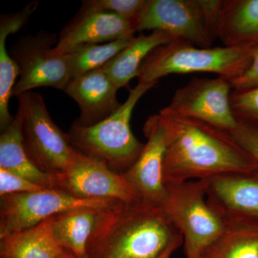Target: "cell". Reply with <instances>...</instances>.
Returning <instances> with one entry per match:
<instances>
[{"label": "cell", "mask_w": 258, "mask_h": 258, "mask_svg": "<svg viewBox=\"0 0 258 258\" xmlns=\"http://www.w3.org/2000/svg\"><path fill=\"white\" fill-rule=\"evenodd\" d=\"M159 115L166 132L165 184L257 170L255 161L229 132L166 107Z\"/></svg>", "instance_id": "obj_1"}, {"label": "cell", "mask_w": 258, "mask_h": 258, "mask_svg": "<svg viewBox=\"0 0 258 258\" xmlns=\"http://www.w3.org/2000/svg\"><path fill=\"white\" fill-rule=\"evenodd\" d=\"M183 242L162 208L141 200L116 201L100 212L87 258H157Z\"/></svg>", "instance_id": "obj_2"}, {"label": "cell", "mask_w": 258, "mask_h": 258, "mask_svg": "<svg viewBox=\"0 0 258 258\" xmlns=\"http://www.w3.org/2000/svg\"><path fill=\"white\" fill-rule=\"evenodd\" d=\"M255 48H202L176 40L156 47L139 69V83H155L171 74L212 73L232 81L248 69Z\"/></svg>", "instance_id": "obj_3"}, {"label": "cell", "mask_w": 258, "mask_h": 258, "mask_svg": "<svg viewBox=\"0 0 258 258\" xmlns=\"http://www.w3.org/2000/svg\"><path fill=\"white\" fill-rule=\"evenodd\" d=\"M155 85L139 83L131 90L128 98L118 111L96 125H71L68 134L73 147L86 157L104 163L112 170L120 174L125 172L145 147L132 133V112L139 99Z\"/></svg>", "instance_id": "obj_4"}, {"label": "cell", "mask_w": 258, "mask_h": 258, "mask_svg": "<svg viewBox=\"0 0 258 258\" xmlns=\"http://www.w3.org/2000/svg\"><path fill=\"white\" fill-rule=\"evenodd\" d=\"M166 186L162 208L182 235L186 258H203L223 233L225 217L209 203L205 180Z\"/></svg>", "instance_id": "obj_5"}, {"label": "cell", "mask_w": 258, "mask_h": 258, "mask_svg": "<svg viewBox=\"0 0 258 258\" xmlns=\"http://www.w3.org/2000/svg\"><path fill=\"white\" fill-rule=\"evenodd\" d=\"M24 148L29 158L44 172L57 176L73 164L77 151L51 118L40 93L32 91L16 96Z\"/></svg>", "instance_id": "obj_6"}, {"label": "cell", "mask_w": 258, "mask_h": 258, "mask_svg": "<svg viewBox=\"0 0 258 258\" xmlns=\"http://www.w3.org/2000/svg\"><path fill=\"white\" fill-rule=\"evenodd\" d=\"M116 201L78 198L57 188L5 195L0 200V239L28 230L62 212L106 208Z\"/></svg>", "instance_id": "obj_7"}, {"label": "cell", "mask_w": 258, "mask_h": 258, "mask_svg": "<svg viewBox=\"0 0 258 258\" xmlns=\"http://www.w3.org/2000/svg\"><path fill=\"white\" fill-rule=\"evenodd\" d=\"M57 40L56 34L43 30L35 35L20 36L12 45L8 53L20 71L13 96L43 86L66 90L71 74L66 55L52 47Z\"/></svg>", "instance_id": "obj_8"}, {"label": "cell", "mask_w": 258, "mask_h": 258, "mask_svg": "<svg viewBox=\"0 0 258 258\" xmlns=\"http://www.w3.org/2000/svg\"><path fill=\"white\" fill-rule=\"evenodd\" d=\"M165 32L174 40L210 48L216 37L209 27L200 0H146L137 31Z\"/></svg>", "instance_id": "obj_9"}, {"label": "cell", "mask_w": 258, "mask_h": 258, "mask_svg": "<svg viewBox=\"0 0 258 258\" xmlns=\"http://www.w3.org/2000/svg\"><path fill=\"white\" fill-rule=\"evenodd\" d=\"M230 81L216 79H191L186 86L178 88L169 111L186 118L205 122L230 133L238 123L231 106Z\"/></svg>", "instance_id": "obj_10"}, {"label": "cell", "mask_w": 258, "mask_h": 258, "mask_svg": "<svg viewBox=\"0 0 258 258\" xmlns=\"http://www.w3.org/2000/svg\"><path fill=\"white\" fill-rule=\"evenodd\" d=\"M55 177L56 188L76 198L121 202L140 200L123 174L78 151L69 169Z\"/></svg>", "instance_id": "obj_11"}, {"label": "cell", "mask_w": 258, "mask_h": 258, "mask_svg": "<svg viewBox=\"0 0 258 258\" xmlns=\"http://www.w3.org/2000/svg\"><path fill=\"white\" fill-rule=\"evenodd\" d=\"M143 132L147 144L140 157L123 175L142 201L162 208L168 195L164 181L166 137L159 114L148 118Z\"/></svg>", "instance_id": "obj_12"}, {"label": "cell", "mask_w": 258, "mask_h": 258, "mask_svg": "<svg viewBox=\"0 0 258 258\" xmlns=\"http://www.w3.org/2000/svg\"><path fill=\"white\" fill-rule=\"evenodd\" d=\"M136 32L134 22L82 4L77 14L61 30L55 49L66 55L88 44L108 43L133 37Z\"/></svg>", "instance_id": "obj_13"}, {"label": "cell", "mask_w": 258, "mask_h": 258, "mask_svg": "<svg viewBox=\"0 0 258 258\" xmlns=\"http://www.w3.org/2000/svg\"><path fill=\"white\" fill-rule=\"evenodd\" d=\"M118 90L103 67L71 79L64 91L81 110L74 124L91 126L115 113L122 105L117 99Z\"/></svg>", "instance_id": "obj_14"}, {"label": "cell", "mask_w": 258, "mask_h": 258, "mask_svg": "<svg viewBox=\"0 0 258 258\" xmlns=\"http://www.w3.org/2000/svg\"><path fill=\"white\" fill-rule=\"evenodd\" d=\"M204 180L209 203L223 216L258 220V169Z\"/></svg>", "instance_id": "obj_15"}, {"label": "cell", "mask_w": 258, "mask_h": 258, "mask_svg": "<svg viewBox=\"0 0 258 258\" xmlns=\"http://www.w3.org/2000/svg\"><path fill=\"white\" fill-rule=\"evenodd\" d=\"M217 38L224 47L258 46V0H223L217 23Z\"/></svg>", "instance_id": "obj_16"}, {"label": "cell", "mask_w": 258, "mask_h": 258, "mask_svg": "<svg viewBox=\"0 0 258 258\" xmlns=\"http://www.w3.org/2000/svg\"><path fill=\"white\" fill-rule=\"evenodd\" d=\"M38 3H31L15 14L2 15L0 19V126L4 130L13 122L9 102L13 96L15 80L20 76L18 63L8 53L6 39L9 35L18 32L26 25L29 18L36 10Z\"/></svg>", "instance_id": "obj_17"}, {"label": "cell", "mask_w": 258, "mask_h": 258, "mask_svg": "<svg viewBox=\"0 0 258 258\" xmlns=\"http://www.w3.org/2000/svg\"><path fill=\"white\" fill-rule=\"evenodd\" d=\"M0 168L43 187L56 188L55 176L40 170L27 154L18 114L0 135Z\"/></svg>", "instance_id": "obj_18"}, {"label": "cell", "mask_w": 258, "mask_h": 258, "mask_svg": "<svg viewBox=\"0 0 258 258\" xmlns=\"http://www.w3.org/2000/svg\"><path fill=\"white\" fill-rule=\"evenodd\" d=\"M101 210L76 209L51 217L52 234L61 248L76 258H87L88 240Z\"/></svg>", "instance_id": "obj_19"}, {"label": "cell", "mask_w": 258, "mask_h": 258, "mask_svg": "<svg viewBox=\"0 0 258 258\" xmlns=\"http://www.w3.org/2000/svg\"><path fill=\"white\" fill-rule=\"evenodd\" d=\"M169 35L152 31L134 37L133 41L103 66L105 73L118 89L128 88L129 82L138 77L139 69L147 55L156 47L174 41Z\"/></svg>", "instance_id": "obj_20"}, {"label": "cell", "mask_w": 258, "mask_h": 258, "mask_svg": "<svg viewBox=\"0 0 258 258\" xmlns=\"http://www.w3.org/2000/svg\"><path fill=\"white\" fill-rule=\"evenodd\" d=\"M224 217L223 233L203 258H258V220Z\"/></svg>", "instance_id": "obj_21"}, {"label": "cell", "mask_w": 258, "mask_h": 258, "mask_svg": "<svg viewBox=\"0 0 258 258\" xmlns=\"http://www.w3.org/2000/svg\"><path fill=\"white\" fill-rule=\"evenodd\" d=\"M66 252L51 230V217L32 228L0 239V257L62 258Z\"/></svg>", "instance_id": "obj_22"}, {"label": "cell", "mask_w": 258, "mask_h": 258, "mask_svg": "<svg viewBox=\"0 0 258 258\" xmlns=\"http://www.w3.org/2000/svg\"><path fill=\"white\" fill-rule=\"evenodd\" d=\"M135 36L105 44H88L66 54L71 79L103 67L128 46Z\"/></svg>", "instance_id": "obj_23"}, {"label": "cell", "mask_w": 258, "mask_h": 258, "mask_svg": "<svg viewBox=\"0 0 258 258\" xmlns=\"http://www.w3.org/2000/svg\"><path fill=\"white\" fill-rule=\"evenodd\" d=\"M146 0H86L83 4L108 12L120 18L134 22L137 20L145 5Z\"/></svg>", "instance_id": "obj_24"}, {"label": "cell", "mask_w": 258, "mask_h": 258, "mask_svg": "<svg viewBox=\"0 0 258 258\" xmlns=\"http://www.w3.org/2000/svg\"><path fill=\"white\" fill-rule=\"evenodd\" d=\"M230 102L232 111L237 119L258 123V87L232 91Z\"/></svg>", "instance_id": "obj_25"}, {"label": "cell", "mask_w": 258, "mask_h": 258, "mask_svg": "<svg viewBox=\"0 0 258 258\" xmlns=\"http://www.w3.org/2000/svg\"><path fill=\"white\" fill-rule=\"evenodd\" d=\"M237 120V127L230 134L258 166V123L248 120Z\"/></svg>", "instance_id": "obj_26"}, {"label": "cell", "mask_w": 258, "mask_h": 258, "mask_svg": "<svg viewBox=\"0 0 258 258\" xmlns=\"http://www.w3.org/2000/svg\"><path fill=\"white\" fill-rule=\"evenodd\" d=\"M45 187L31 182L22 176L0 168V196L38 191Z\"/></svg>", "instance_id": "obj_27"}, {"label": "cell", "mask_w": 258, "mask_h": 258, "mask_svg": "<svg viewBox=\"0 0 258 258\" xmlns=\"http://www.w3.org/2000/svg\"><path fill=\"white\" fill-rule=\"evenodd\" d=\"M230 82L232 89L236 91L258 87V46L254 49L252 62L247 71Z\"/></svg>", "instance_id": "obj_28"}, {"label": "cell", "mask_w": 258, "mask_h": 258, "mask_svg": "<svg viewBox=\"0 0 258 258\" xmlns=\"http://www.w3.org/2000/svg\"><path fill=\"white\" fill-rule=\"evenodd\" d=\"M181 245V244H174V245L171 246V247H169V248L166 249V250L165 251V252H164V253L161 254V255L157 258H171V255H172L173 252H174V251L176 250V249L179 248V247Z\"/></svg>", "instance_id": "obj_29"}, {"label": "cell", "mask_w": 258, "mask_h": 258, "mask_svg": "<svg viewBox=\"0 0 258 258\" xmlns=\"http://www.w3.org/2000/svg\"><path fill=\"white\" fill-rule=\"evenodd\" d=\"M62 258H76L74 257V255H72V254H71L69 253V252H66V254L63 256V257Z\"/></svg>", "instance_id": "obj_30"}, {"label": "cell", "mask_w": 258, "mask_h": 258, "mask_svg": "<svg viewBox=\"0 0 258 258\" xmlns=\"http://www.w3.org/2000/svg\"><path fill=\"white\" fill-rule=\"evenodd\" d=\"M0 258H11V257H0Z\"/></svg>", "instance_id": "obj_31"}]
</instances>
